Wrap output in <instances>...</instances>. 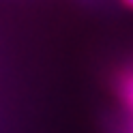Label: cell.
<instances>
[{
  "instance_id": "1",
  "label": "cell",
  "mask_w": 133,
  "mask_h": 133,
  "mask_svg": "<svg viewBox=\"0 0 133 133\" xmlns=\"http://www.w3.org/2000/svg\"><path fill=\"white\" fill-rule=\"evenodd\" d=\"M120 2L127 6V9H131V11H133V0H120Z\"/></svg>"
}]
</instances>
